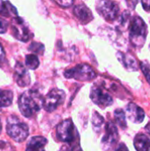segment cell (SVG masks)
Here are the masks:
<instances>
[{"instance_id":"cell-1","label":"cell","mask_w":150,"mask_h":151,"mask_svg":"<svg viewBox=\"0 0 150 151\" xmlns=\"http://www.w3.org/2000/svg\"><path fill=\"white\" fill-rule=\"evenodd\" d=\"M44 99L35 90L24 92L19 99V108L21 114L26 118H31L43 106Z\"/></svg>"},{"instance_id":"cell-2","label":"cell","mask_w":150,"mask_h":151,"mask_svg":"<svg viewBox=\"0 0 150 151\" xmlns=\"http://www.w3.org/2000/svg\"><path fill=\"white\" fill-rule=\"evenodd\" d=\"M148 35V27L146 23L138 16L133 19L130 26V41L134 47L141 48L143 46Z\"/></svg>"},{"instance_id":"cell-3","label":"cell","mask_w":150,"mask_h":151,"mask_svg":"<svg viewBox=\"0 0 150 151\" xmlns=\"http://www.w3.org/2000/svg\"><path fill=\"white\" fill-rule=\"evenodd\" d=\"M7 134L15 142H24L28 134V127L27 124L19 122L15 116H11L8 119V124L6 126Z\"/></svg>"},{"instance_id":"cell-4","label":"cell","mask_w":150,"mask_h":151,"mask_svg":"<svg viewBox=\"0 0 150 151\" xmlns=\"http://www.w3.org/2000/svg\"><path fill=\"white\" fill-rule=\"evenodd\" d=\"M65 76L68 79H74L80 81H90L96 77L95 70L88 65L80 64L65 72Z\"/></svg>"},{"instance_id":"cell-5","label":"cell","mask_w":150,"mask_h":151,"mask_svg":"<svg viewBox=\"0 0 150 151\" xmlns=\"http://www.w3.org/2000/svg\"><path fill=\"white\" fill-rule=\"evenodd\" d=\"M96 11L107 21H114L119 14V6L113 0H100L96 4Z\"/></svg>"},{"instance_id":"cell-6","label":"cell","mask_w":150,"mask_h":151,"mask_svg":"<svg viewBox=\"0 0 150 151\" xmlns=\"http://www.w3.org/2000/svg\"><path fill=\"white\" fill-rule=\"evenodd\" d=\"M65 99V93L58 88H54L49 92L43 102V108L48 111L51 112L57 110Z\"/></svg>"},{"instance_id":"cell-7","label":"cell","mask_w":150,"mask_h":151,"mask_svg":"<svg viewBox=\"0 0 150 151\" xmlns=\"http://www.w3.org/2000/svg\"><path fill=\"white\" fill-rule=\"evenodd\" d=\"M57 135L59 141L64 142H72L74 141L77 133L75 127L71 119L62 121L57 127Z\"/></svg>"},{"instance_id":"cell-8","label":"cell","mask_w":150,"mask_h":151,"mask_svg":"<svg viewBox=\"0 0 150 151\" xmlns=\"http://www.w3.org/2000/svg\"><path fill=\"white\" fill-rule=\"evenodd\" d=\"M90 98L96 105L101 108H106L108 106H111L113 103L111 96L103 88L100 86H94L91 88Z\"/></svg>"},{"instance_id":"cell-9","label":"cell","mask_w":150,"mask_h":151,"mask_svg":"<svg viewBox=\"0 0 150 151\" xmlns=\"http://www.w3.org/2000/svg\"><path fill=\"white\" fill-rule=\"evenodd\" d=\"M118 141L117 127L112 122H108L105 127V134L102 140V146L104 150H111Z\"/></svg>"},{"instance_id":"cell-10","label":"cell","mask_w":150,"mask_h":151,"mask_svg":"<svg viewBox=\"0 0 150 151\" xmlns=\"http://www.w3.org/2000/svg\"><path fill=\"white\" fill-rule=\"evenodd\" d=\"M11 27H12V34L19 41L22 42H27L31 35L29 33V29L25 23V21L19 17H16L13 19L12 23H11Z\"/></svg>"},{"instance_id":"cell-11","label":"cell","mask_w":150,"mask_h":151,"mask_svg":"<svg viewBox=\"0 0 150 151\" xmlns=\"http://www.w3.org/2000/svg\"><path fill=\"white\" fill-rule=\"evenodd\" d=\"M14 80L19 87H27L30 84V75L21 63H17L14 68Z\"/></svg>"},{"instance_id":"cell-12","label":"cell","mask_w":150,"mask_h":151,"mask_svg":"<svg viewBox=\"0 0 150 151\" xmlns=\"http://www.w3.org/2000/svg\"><path fill=\"white\" fill-rule=\"evenodd\" d=\"M126 114L128 119L135 124L141 123L145 118L144 111L133 103H130L126 106Z\"/></svg>"},{"instance_id":"cell-13","label":"cell","mask_w":150,"mask_h":151,"mask_svg":"<svg viewBox=\"0 0 150 151\" xmlns=\"http://www.w3.org/2000/svg\"><path fill=\"white\" fill-rule=\"evenodd\" d=\"M73 13L75 17L82 23H88L93 19V15L91 11L84 4H78L73 9Z\"/></svg>"},{"instance_id":"cell-14","label":"cell","mask_w":150,"mask_h":151,"mask_svg":"<svg viewBox=\"0 0 150 151\" xmlns=\"http://www.w3.org/2000/svg\"><path fill=\"white\" fill-rule=\"evenodd\" d=\"M117 56H118V58L119 59V61L123 64V65L127 70H129V71H136L138 69L136 59L131 54L118 52Z\"/></svg>"},{"instance_id":"cell-15","label":"cell","mask_w":150,"mask_h":151,"mask_svg":"<svg viewBox=\"0 0 150 151\" xmlns=\"http://www.w3.org/2000/svg\"><path fill=\"white\" fill-rule=\"evenodd\" d=\"M134 148L137 151H149V138L143 134H137L134 138Z\"/></svg>"},{"instance_id":"cell-16","label":"cell","mask_w":150,"mask_h":151,"mask_svg":"<svg viewBox=\"0 0 150 151\" xmlns=\"http://www.w3.org/2000/svg\"><path fill=\"white\" fill-rule=\"evenodd\" d=\"M47 144V140L42 136H34L27 143V151H30L36 148H44Z\"/></svg>"},{"instance_id":"cell-17","label":"cell","mask_w":150,"mask_h":151,"mask_svg":"<svg viewBox=\"0 0 150 151\" xmlns=\"http://www.w3.org/2000/svg\"><path fill=\"white\" fill-rule=\"evenodd\" d=\"M12 98L13 95L11 91L0 89V108L10 106L11 104Z\"/></svg>"},{"instance_id":"cell-18","label":"cell","mask_w":150,"mask_h":151,"mask_svg":"<svg viewBox=\"0 0 150 151\" xmlns=\"http://www.w3.org/2000/svg\"><path fill=\"white\" fill-rule=\"evenodd\" d=\"M12 13H14V14L17 13L15 8L9 2H4V1L0 0V14L8 17Z\"/></svg>"},{"instance_id":"cell-19","label":"cell","mask_w":150,"mask_h":151,"mask_svg":"<svg viewBox=\"0 0 150 151\" xmlns=\"http://www.w3.org/2000/svg\"><path fill=\"white\" fill-rule=\"evenodd\" d=\"M114 116H115V119L118 125L122 129H126L127 125H126V113L124 112V111L121 109L116 110L114 112Z\"/></svg>"},{"instance_id":"cell-20","label":"cell","mask_w":150,"mask_h":151,"mask_svg":"<svg viewBox=\"0 0 150 151\" xmlns=\"http://www.w3.org/2000/svg\"><path fill=\"white\" fill-rule=\"evenodd\" d=\"M26 65L31 69V70H34L36 69L38 66H39V59L38 58L34 55V54H30V55H27L26 57Z\"/></svg>"},{"instance_id":"cell-21","label":"cell","mask_w":150,"mask_h":151,"mask_svg":"<svg viewBox=\"0 0 150 151\" xmlns=\"http://www.w3.org/2000/svg\"><path fill=\"white\" fill-rule=\"evenodd\" d=\"M92 122H93V127L95 130H99L101 129V127L103 126V122H104V119L96 111H95L93 113V119H92Z\"/></svg>"},{"instance_id":"cell-22","label":"cell","mask_w":150,"mask_h":151,"mask_svg":"<svg viewBox=\"0 0 150 151\" xmlns=\"http://www.w3.org/2000/svg\"><path fill=\"white\" fill-rule=\"evenodd\" d=\"M29 50L34 51V52H36V53H42L43 50H44V47H43L42 44H41L39 42H33L29 46Z\"/></svg>"},{"instance_id":"cell-23","label":"cell","mask_w":150,"mask_h":151,"mask_svg":"<svg viewBox=\"0 0 150 151\" xmlns=\"http://www.w3.org/2000/svg\"><path fill=\"white\" fill-rule=\"evenodd\" d=\"M54 1L62 7H69L73 4V0H54Z\"/></svg>"},{"instance_id":"cell-24","label":"cell","mask_w":150,"mask_h":151,"mask_svg":"<svg viewBox=\"0 0 150 151\" xmlns=\"http://www.w3.org/2000/svg\"><path fill=\"white\" fill-rule=\"evenodd\" d=\"M7 27H8V24L6 21H4V19H0V34H4L6 32L7 30Z\"/></svg>"},{"instance_id":"cell-25","label":"cell","mask_w":150,"mask_h":151,"mask_svg":"<svg viewBox=\"0 0 150 151\" xmlns=\"http://www.w3.org/2000/svg\"><path fill=\"white\" fill-rule=\"evenodd\" d=\"M141 4L145 11L150 12V0H141Z\"/></svg>"},{"instance_id":"cell-26","label":"cell","mask_w":150,"mask_h":151,"mask_svg":"<svg viewBox=\"0 0 150 151\" xmlns=\"http://www.w3.org/2000/svg\"><path fill=\"white\" fill-rule=\"evenodd\" d=\"M59 151H74V149L72 148L70 144H66V145H64Z\"/></svg>"},{"instance_id":"cell-27","label":"cell","mask_w":150,"mask_h":151,"mask_svg":"<svg viewBox=\"0 0 150 151\" xmlns=\"http://www.w3.org/2000/svg\"><path fill=\"white\" fill-rule=\"evenodd\" d=\"M115 151H129L128 149L126 148V146L124 143H121L120 145H118V147L117 148V150Z\"/></svg>"},{"instance_id":"cell-28","label":"cell","mask_w":150,"mask_h":151,"mask_svg":"<svg viewBox=\"0 0 150 151\" xmlns=\"http://www.w3.org/2000/svg\"><path fill=\"white\" fill-rule=\"evenodd\" d=\"M127 1V4L128 5H130L131 6V3H133V8L136 5V4H137V0H126Z\"/></svg>"},{"instance_id":"cell-29","label":"cell","mask_w":150,"mask_h":151,"mask_svg":"<svg viewBox=\"0 0 150 151\" xmlns=\"http://www.w3.org/2000/svg\"><path fill=\"white\" fill-rule=\"evenodd\" d=\"M4 50H3L2 46L0 45V61L4 58Z\"/></svg>"},{"instance_id":"cell-30","label":"cell","mask_w":150,"mask_h":151,"mask_svg":"<svg viewBox=\"0 0 150 151\" xmlns=\"http://www.w3.org/2000/svg\"><path fill=\"white\" fill-rule=\"evenodd\" d=\"M30 151H45L44 150V148H36V149H34Z\"/></svg>"},{"instance_id":"cell-31","label":"cell","mask_w":150,"mask_h":151,"mask_svg":"<svg viewBox=\"0 0 150 151\" xmlns=\"http://www.w3.org/2000/svg\"><path fill=\"white\" fill-rule=\"evenodd\" d=\"M146 130H147V132L150 135V124H148V125L146 126Z\"/></svg>"},{"instance_id":"cell-32","label":"cell","mask_w":150,"mask_h":151,"mask_svg":"<svg viewBox=\"0 0 150 151\" xmlns=\"http://www.w3.org/2000/svg\"><path fill=\"white\" fill-rule=\"evenodd\" d=\"M1 130H2V125H1V122H0V133H1Z\"/></svg>"}]
</instances>
